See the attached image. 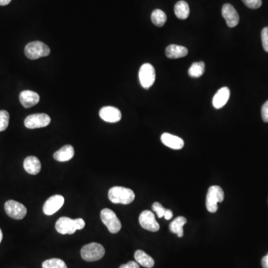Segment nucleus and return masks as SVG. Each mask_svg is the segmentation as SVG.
Wrapping results in <instances>:
<instances>
[{
	"label": "nucleus",
	"instance_id": "1",
	"mask_svg": "<svg viewBox=\"0 0 268 268\" xmlns=\"http://www.w3.org/2000/svg\"><path fill=\"white\" fill-rule=\"evenodd\" d=\"M109 200L113 203L130 204L135 199V194L130 189L122 186H114L108 192Z\"/></svg>",
	"mask_w": 268,
	"mask_h": 268
},
{
	"label": "nucleus",
	"instance_id": "2",
	"mask_svg": "<svg viewBox=\"0 0 268 268\" xmlns=\"http://www.w3.org/2000/svg\"><path fill=\"white\" fill-rule=\"evenodd\" d=\"M105 254V248L98 243H90L84 245L81 250V258L86 262L100 260Z\"/></svg>",
	"mask_w": 268,
	"mask_h": 268
},
{
	"label": "nucleus",
	"instance_id": "3",
	"mask_svg": "<svg viewBox=\"0 0 268 268\" xmlns=\"http://www.w3.org/2000/svg\"><path fill=\"white\" fill-rule=\"evenodd\" d=\"M24 52L28 58L36 60L49 55L50 54V49L47 45L42 42L34 41L26 45Z\"/></svg>",
	"mask_w": 268,
	"mask_h": 268
},
{
	"label": "nucleus",
	"instance_id": "4",
	"mask_svg": "<svg viewBox=\"0 0 268 268\" xmlns=\"http://www.w3.org/2000/svg\"><path fill=\"white\" fill-rule=\"evenodd\" d=\"M224 199V192L222 188L218 186H211L206 196V209L210 213H216L217 210V203L222 202Z\"/></svg>",
	"mask_w": 268,
	"mask_h": 268
},
{
	"label": "nucleus",
	"instance_id": "5",
	"mask_svg": "<svg viewBox=\"0 0 268 268\" xmlns=\"http://www.w3.org/2000/svg\"><path fill=\"white\" fill-rule=\"evenodd\" d=\"M101 219L109 232L116 234L120 231L122 224L113 210L107 208L103 209L101 212Z\"/></svg>",
	"mask_w": 268,
	"mask_h": 268
},
{
	"label": "nucleus",
	"instance_id": "6",
	"mask_svg": "<svg viewBox=\"0 0 268 268\" xmlns=\"http://www.w3.org/2000/svg\"><path fill=\"white\" fill-rule=\"evenodd\" d=\"M139 78L142 87L144 89H149L155 82V69L151 64H143L139 71Z\"/></svg>",
	"mask_w": 268,
	"mask_h": 268
},
{
	"label": "nucleus",
	"instance_id": "7",
	"mask_svg": "<svg viewBox=\"0 0 268 268\" xmlns=\"http://www.w3.org/2000/svg\"><path fill=\"white\" fill-rule=\"evenodd\" d=\"M51 123V118L46 113H36L29 115L24 121V124L27 128L36 129L46 127Z\"/></svg>",
	"mask_w": 268,
	"mask_h": 268
},
{
	"label": "nucleus",
	"instance_id": "8",
	"mask_svg": "<svg viewBox=\"0 0 268 268\" xmlns=\"http://www.w3.org/2000/svg\"><path fill=\"white\" fill-rule=\"evenodd\" d=\"M5 210L10 217L15 220L23 219L27 214V209L26 208V206L15 200H8L5 203Z\"/></svg>",
	"mask_w": 268,
	"mask_h": 268
},
{
	"label": "nucleus",
	"instance_id": "9",
	"mask_svg": "<svg viewBox=\"0 0 268 268\" xmlns=\"http://www.w3.org/2000/svg\"><path fill=\"white\" fill-rule=\"evenodd\" d=\"M139 221L143 229L150 232H157L160 230V225L156 220L155 215L149 210H144L140 214Z\"/></svg>",
	"mask_w": 268,
	"mask_h": 268
},
{
	"label": "nucleus",
	"instance_id": "10",
	"mask_svg": "<svg viewBox=\"0 0 268 268\" xmlns=\"http://www.w3.org/2000/svg\"><path fill=\"white\" fill-rule=\"evenodd\" d=\"M57 232L62 235H71L76 232L77 227L75 220L67 217H61L57 220L55 224Z\"/></svg>",
	"mask_w": 268,
	"mask_h": 268
},
{
	"label": "nucleus",
	"instance_id": "11",
	"mask_svg": "<svg viewBox=\"0 0 268 268\" xmlns=\"http://www.w3.org/2000/svg\"><path fill=\"white\" fill-rule=\"evenodd\" d=\"M64 203V197L62 196L55 195L52 196L45 202L43 205V213L46 215H52L57 213Z\"/></svg>",
	"mask_w": 268,
	"mask_h": 268
},
{
	"label": "nucleus",
	"instance_id": "12",
	"mask_svg": "<svg viewBox=\"0 0 268 268\" xmlns=\"http://www.w3.org/2000/svg\"><path fill=\"white\" fill-rule=\"evenodd\" d=\"M101 119L107 123H116L122 119V113L118 108L114 107H104L99 111Z\"/></svg>",
	"mask_w": 268,
	"mask_h": 268
},
{
	"label": "nucleus",
	"instance_id": "13",
	"mask_svg": "<svg viewBox=\"0 0 268 268\" xmlns=\"http://www.w3.org/2000/svg\"><path fill=\"white\" fill-rule=\"evenodd\" d=\"M222 15L229 27H235L239 22V15L235 8L230 4H224L222 8Z\"/></svg>",
	"mask_w": 268,
	"mask_h": 268
},
{
	"label": "nucleus",
	"instance_id": "14",
	"mask_svg": "<svg viewBox=\"0 0 268 268\" xmlns=\"http://www.w3.org/2000/svg\"><path fill=\"white\" fill-rule=\"evenodd\" d=\"M19 102L26 108H30L40 102V95L31 90H24L19 94Z\"/></svg>",
	"mask_w": 268,
	"mask_h": 268
},
{
	"label": "nucleus",
	"instance_id": "15",
	"mask_svg": "<svg viewBox=\"0 0 268 268\" xmlns=\"http://www.w3.org/2000/svg\"><path fill=\"white\" fill-rule=\"evenodd\" d=\"M161 141L168 148L174 150H179L184 146V141L177 136L168 133H164L161 136Z\"/></svg>",
	"mask_w": 268,
	"mask_h": 268
},
{
	"label": "nucleus",
	"instance_id": "16",
	"mask_svg": "<svg viewBox=\"0 0 268 268\" xmlns=\"http://www.w3.org/2000/svg\"><path fill=\"white\" fill-rule=\"evenodd\" d=\"M23 167L27 173L36 175L40 173L41 170V163L37 157L29 156L24 161Z\"/></svg>",
	"mask_w": 268,
	"mask_h": 268
},
{
	"label": "nucleus",
	"instance_id": "17",
	"mask_svg": "<svg viewBox=\"0 0 268 268\" xmlns=\"http://www.w3.org/2000/svg\"><path fill=\"white\" fill-rule=\"evenodd\" d=\"M230 96V91L228 88H221L213 97V106L215 109H221L227 103Z\"/></svg>",
	"mask_w": 268,
	"mask_h": 268
},
{
	"label": "nucleus",
	"instance_id": "18",
	"mask_svg": "<svg viewBox=\"0 0 268 268\" xmlns=\"http://www.w3.org/2000/svg\"><path fill=\"white\" fill-rule=\"evenodd\" d=\"M189 51L184 46L172 44L167 46L165 54L168 58L178 59L184 57L187 55Z\"/></svg>",
	"mask_w": 268,
	"mask_h": 268
},
{
	"label": "nucleus",
	"instance_id": "19",
	"mask_svg": "<svg viewBox=\"0 0 268 268\" xmlns=\"http://www.w3.org/2000/svg\"><path fill=\"white\" fill-rule=\"evenodd\" d=\"M74 155H75L74 148L70 144H67L54 153V159L59 162H67L70 161Z\"/></svg>",
	"mask_w": 268,
	"mask_h": 268
},
{
	"label": "nucleus",
	"instance_id": "20",
	"mask_svg": "<svg viewBox=\"0 0 268 268\" xmlns=\"http://www.w3.org/2000/svg\"><path fill=\"white\" fill-rule=\"evenodd\" d=\"M134 258H135L136 262L139 265L144 267L146 268H152L154 266V259L151 257L149 255L144 252V251L139 250L135 252L134 254Z\"/></svg>",
	"mask_w": 268,
	"mask_h": 268
},
{
	"label": "nucleus",
	"instance_id": "21",
	"mask_svg": "<svg viewBox=\"0 0 268 268\" xmlns=\"http://www.w3.org/2000/svg\"><path fill=\"white\" fill-rule=\"evenodd\" d=\"M187 220L186 217L179 216L172 221L169 225V230L173 233L177 234L179 238L183 236V226L186 224Z\"/></svg>",
	"mask_w": 268,
	"mask_h": 268
},
{
	"label": "nucleus",
	"instance_id": "22",
	"mask_svg": "<svg viewBox=\"0 0 268 268\" xmlns=\"http://www.w3.org/2000/svg\"><path fill=\"white\" fill-rule=\"evenodd\" d=\"M175 13L177 18L180 19H187L190 14L189 5L185 1H179L175 6Z\"/></svg>",
	"mask_w": 268,
	"mask_h": 268
},
{
	"label": "nucleus",
	"instance_id": "23",
	"mask_svg": "<svg viewBox=\"0 0 268 268\" xmlns=\"http://www.w3.org/2000/svg\"><path fill=\"white\" fill-rule=\"evenodd\" d=\"M151 20L155 26L162 27L166 22L167 16L162 10L155 9L151 14Z\"/></svg>",
	"mask_w": 268,
	"mask_h": 268
},
{
	"label": "nucleus",
	"instance_id": "24",
	"mask_svg": "<svg viewBox=\"0 0 268 268\" xmlns=\"http://www.w3.org/2000/svg\"><path fill=\"white\" fill-rule=\"evenodd\" d=\"M205 64L203 61L195 62L189 69V75L192 78H200L204 74Z\"/></svg>",
	"mask_w": 268,
	"mask_h": 268
},
{
	"label": "nucleus",
	"instance_id": "25",
	"mask_svg": "<svg viewBox=\"0 0 268 268\" xmlns=\"http://www.w3.org/2000/svg\"><path fill=\"white\" fill-rule=\"evenodd\" d=\"M43 268H68L62 259H50L45 261L42 265Z\"/></svg>",
	"mask_w": 268,
	"mask_h": 268
},
{
	"label": "nucleus",
	"instance_id": "26",
	"mask_svg": "<svg viewBox=\"0 0 268 268\" xmlns=\"http://www.w3.org/2000/svg\"><path fill=\"white\" fill-rule=\"evenodd\" d=\"M9 113L6 110H0V132L6 130L9 124Z\"/></svg>",
	"mask_w": 268,
	"mask_h": 268
},
{
	"label": "nucleus",
	"instance_id": "27",
	"mask_svg": "<svg viewBox=\"0 0 268 268\" xmlns=\"http://www.w3.org/2000/svg\"><path fill=\"white\" fill-rule=\"evenodd\" d=\"M242 2L247 7L251 9H257L262 5V0H242Z\"/></svg>",
	"mask_w": 268,
	"mask_h": 268
},
{
	"label": "nucleus",
	"instance_id": "28",
	"mask_svg": "<svg viewBox=\"0 0 268 268\" xmlns=\"http://www.w3.org/2000/svg\"><path fill=\"white\" fill-rule=\"evenodd\" d=\"M152 210L153 211L157 213V217H159V218H161V217H164V214H165V212L166 209L164 208L163 206H162L161 203H158V202H155V203H154V204L152 205Z\"/></svg>",
	"mask_w": 268,
	"mask_h": 268
},
{
	"label": "nucleus",
	"instance_id": "29",
	"mask_svg": "<svg viewBox=\"0 0 268 268\" xmlns=\"http://www.w3.org/2000/svg\"><path fill=\"white\" fill-rule=\"evenodd\" d=\"M262 46L265 52L268 53V27L264 28L262 31Z\"/></svg>",
	"mask_w": 268,
	"mask_h": 268
},
{
	"label": "nucleus",
	"instance_id": "30",
	"mask_svg": "<svg viewBox=\"0 0 268 268\" xmlns=\"http://www.w3.org/2000/svg\"><path fill=\"white\" fill-rule=\"evenodd\" d=\"M262 117L265 123H268V100L262 106Z\"/></svg>",
	"mask_w": 268,
	"mask_h": 268
},
{
	"label": "nucleus",
	"instance_id": "31",
	"mask_svg": "<svg viewBox=\"0 0 268 268\" xmlns=\"http://www.w3.org/2000/svg\"><path fill=\"white\" fill-rule=\"evenodd\" d=\"M119 268H140V265L137 262L130 261V262H127V264L121 265Z\"/></svg>",
	"mask_w": 268,
	"mask_h": 268
},
{
	"label": "nucleus",
	"instance_id": "32",
	"mask_svg": "<svg viewBox=\"0 0 268 268\" xmlns=\"http://www.w3.org/2000/svg\"><path fill=\"white\" fill-rule=\"evenodd\" d=\"M75 224H76L77 230H81L85 227V222L82 218L75 219Z\"/></svg>",
	"mask_w": 268,
	"mask_h": 268
},
{
	"label": "nucleus",
	"instance_id": "33",
	"mask_svg": "<svg viewBox=\"0 0 268 268\" xmlns=\"http://www.w3.org/2000/svg\"><path fill=\"white\" fill-rule=\"evenodd\" d=\"M173 213H172V210H165V214H164V217H165V220H171L173 217Z\"/></svg>",
	"mask_w": 268,
	"mask_h": 268
},
{
	"label": "nucleus",
	"instance_id": "34",
	"mask_svg": "<svg viewBox=\"0 0 268 268\" xmlns=\"http://www.w3.org/2000/svg\"><path fill=\"white\" fill-rule=\"evenodd\" d=\"M262 266L263 268H268V253L262 258Z\"/></svg>",
	"mask_w": 268,
	"mask_h": 268
},
{
	"label": "nucleus",
	"instance_id": "35",
	"mask_svg": "<svg viewBox=\"0 0 268 268\" xmlns=\"http://www.w3.org/2000/svg\"><path fill=\"white\" fill-rule=\"evenodd\" d=\"M12 0H0V5L1 6H5V5H8Z\"/></svg>",
	"mask_w": 268,
	"mask_h": 268
},
{
	"label": "nucleus",
	"instance_id": "36",
	"mask_svg": "<svg viewBox=\"0 0 268 268\" xmlns=\"http://www.w3.org/2000/svg\"><path fill=\"white\" fill-rule=\"evenodd\" d=\"M2 230H1V229H0V243H1V241H2Z\"/></svg>",
	"mask_w": 268,
	"mask_h": 268
}]
</instances>
